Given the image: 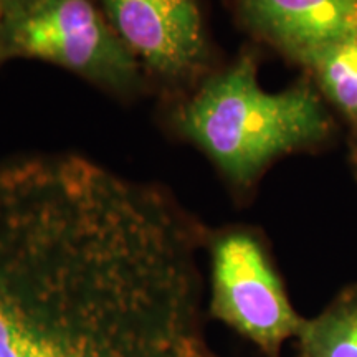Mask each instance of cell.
<instances>
[{
    "mask_svg": "<svg viewBox=\"0 0 357 357\" xmlns=\"http://www.w3.org/2000/svg\"><path fill=\"white\" fill-rule=\"evenodd\" d=\"M207 231L84 155L0 160V357H225L205 331Z\"/></svg>",
    "mask_w": 357,
    "mask_h": 357,
    "instance_id": "cell-1",
    "label": "cell"
},
{
    "mask_svg": "<svg viewBox=\"0 0 357 357\" xmlns=\"http://www.w3.org/2000/svg\"><path fill=\"white\" fill-rule=\"evenodd\" d=\"M176 124L238 189L252 185L281 155L314 147L333 131L314 84L266 91L252 55L208 78L178 108Z\"/></svg>",
    "mask_w": 357,
    "mask_h": 357,
    "instance_id": "cell-2",
    "label": "cell"
},
{
    "mask_svg": "<svg viewBox=\"0 0 357 357\" xmlns=\"http://www.w3.org/2000/svg\"><path fill=\"white\" fill-rule=\"evenodd\" d=\"M207 316L253 344L261 356L281 357L284 342L296 339L305 316L294 310L258 229L229 225L208 230Z\"/></svg>",
    "mask_w": 357,
    "mask_h": 357,
    "instance_id": "cell-3",
    "label": "cell"
},
{
    "mask_svg": "<svg viewBox=\"0 0 357 357\" xmlns=\"http://www.w3.org/2000/svg\"><path fill=\"white\" fill-rule=\"evenodd\" d=\"M7 56L32 58L129 95L142 84V66L91 0H33L3 19Z\"/></svg>",
    "mask_w": 357,
    "mask_h": 357,
    "instance_id": "cell-4",
    "label": "cell"
},
{
    "mask_svg": "<svg viewBox=\"0 0 357 357\" xmlns=\"http://www.w3.org/2000/svg\"><path fill=\"white\" fill-rule=\"evenodd\" d=\"M102 13L142 68L174 83L190 82L211 48L197 0H101Z\"/></svg>",
    "mask_w": 357,
    "mask_h": 357,
    "instance_id": "cell-5",
    "label": "cell"
},
{
    "mask_svg": "<svg viewBox=\"0 0 357 357\" xmlns=\"http://www.w3.org/2000/svg\"><path fill=\"white\" fill-rule=\"evenodd\" d=\"M250 30L294 60L357 37V0H238Z\"/></svg>",
    "mask_w": 357,
    "mask_h": 357,
    "instance_id": "cell-6",
    "label": "cell"
},
{
    "mask_svg": "<svg viewBox=\"0 0 357 357\" xmlns=\"http://www.w3.org/2000/svg\"><path fill=\"white\" fill-rule=\"evenodd\" d=\"M293 61L311 75L323 100L357 132V37L301 53Z\"/></svg>",
    "mask_w": 357,
    "mask_h": 357,
    "instance_id": "cell-7",
    "label": "cell"
},
{
    "mask_svg": "<svg viewBox=\"0 0 357 357\" xmlns=\"http://www.w3.org/2000/svg\"><path fill=\"white\" fill-rule=\"evenodd\" d=\"M298 357H357V283L347 284L318 314L305 318Z\"/></svg>",
    "mask_w": 357,
    "mask_h": 357,
    "instance_id": "cell-8",
    "label": "cell"
},
{
    "mask_svg": "<svg viewBox=\"0 0 357 357\" xmlns=\"http://www.w3.org/2000/svg\"><path fill=\"white\" fill-rule=\"evenodd\" d=\"M32 2L33 0H3V19L12 15V13L22 10V8H25Z\"/></svg>",
    "mask_w": 357,
    "mask_h": 357,
    "instance_id": "cell-9",
    "label": "cell"
},
{
    "mask_svg": "<svg viewBox=\"0 0 357 357\" xmlns=\"http://www.w3.org/2000/svg\"><path fill=\"white\" fill-rule=\"evenodd\" d=\"M7 43H6V26H3V17L0 15V63L7 61Z\"/></svg>",
    "mask_w": 357,
    "mask_h": 357,
    "instance_id": "cell-10",
    "label": "cell"
},
{
    "mask_svg": "<svg viewBox=\"0 0 357 357\" xmlns=\"http://www.w3.org/2000/svg\"><path fill=\"white\" fill-rule=\"evenodd\" d=\"M0 15L3 17V0H0Z\"/></svg>",
    "mask_w": 357,
    "mask_h": 357,
    "instance_id": "cell-11",
    "label": "cell"
},
{
    "mask_svg": "<svg viewBox=\"0 0 357 357\" xmlns=\"http://www.w3.org/2000/svg\"><path fill=\"white\" fill-rule=\"evenodd\" d=\"M354 160H356V169H357V147H356V151H354Z\"/></svg>",
    "mask_w": 357,
    "mask_h": 357,
    "instance_id": "cell-12",
    "label": "cell"
}]
</instances>
